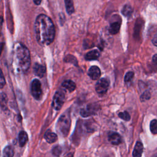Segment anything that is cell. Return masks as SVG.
<instances>
[{
    "label": "cell",
    "instance_id": "obj_1",
    "mask_svg": "<svg viewBox=\"0 0 157 157\" xmlns=\"http://www.w3.org/2000/svg\"><path fill=\"white\" fill-rule=\"evenodd\" d=\"M34 31L36 40L40 45H48L55 39L54 24L51 18L45 14H40L36 18Z\"/></svg>",
    "mask_w": 157,
    "mask_h": 157
},
{
    "label": "cell",
    "instance_id": "obj_2",
    "mask_svg": "<svg viewBox=\"0 0 157 157\" xmlns=\"http://www.w3.org/2000/svg\"><path fill=\"white\" fill-rule=\"evenodd\" d=\"M31 65L30 53L28 48L21 43H17L12 51V66L15 72L26 73Z\"/></svg>",
    "mask_w": 157,
    "mask_h": 157
},
{
    "label": "cell",
    "instance_id": "obj_3",
    "mask_svg": "<svg viewBox=\"0 0 157 157\" xmlns=\"http://www.w3.org/2000/svg\"><path fill=\"white\" fill-rule=\"evenodd\" d=\"M71 126L70 114L68 112L63 113L58 118L56 128L58 132L62 136L66 137L67 136Z\"/></svg>",
    "mask_w": 157,
    "mask_h": 157
},
{
    "label": "cell",
    "instance_id": "obj_4",
    "mask_svg": "<svg viewBox=\"0 0 157 157\" xmlns=\"http://www.w3.org/2000/svg\"><path fill=\"white\" fill-rule=\"evenodd\" d=\"M31 94L36 100L40 99L42 94L41 83L38 79H34L31 84Z\"/></svg>",
    "mask_w": 157,
    "mask_h": 157
},
{
    "label": "cell",
    "instance_id": "obj_5",
    "mask_svg": "<svg viewBox=\"0 0 157 157\" xmlns=\"http://www.w3.org/2000/svg\"><path fill=\"white\" fill-rule=\"evenodd\" d=\"M65 99L64 94L61 91H58L55 93L52 101V107L56 110H59L62 107Z\"/></svg>",
    "mask_w": 157,
    "mask_h": 157
},
{
    "label": "cell",
    "instance_id": "obj_6",
    "mask_svg": "<svg viewBox=\"0 0 157 157\" xmlns=\"http://www.w3.org/2000/svg\"><path fill=\"white\" fill-rule=\"evenodd\" d=\"M109 82L107 78H102L99 79L95 85V90L99 94H105L109 88Z\"/></svg>",
    "mask_w": 157,
    "mask_h": 157
},
{
    "label": "cell",
    "instance_id": "obj_7",
    "mask_svg": "<svg viewBox=\"0 0 157 157\" xmlns=\"http://www.w3.org/2000/svg\"><path fill=\"white\" fill-rule=\"evenodd\" d=\"M99 109V107L98 105L94 104H89L80 110V115L83 117H88L95 115Z\"/></svg>",
    "mask_w": 157,
    "mask_h": 157
},
{
    "label": "cell",
    "instance_id": "obj_8",
    "mask_svg": "<svg viewBox=\"0 0 157 157\" xmlns=\"http://www.w3.org/2000/svg\"><path fill=\"white\" fill-rule=\"evenodd\" d=\"M108 140L113 145H118L121 142V137L117 132L111 131L108 134Z\"/></svg>",
    "mask_w": 157,
    "mask_h": 157
},
{
    "label": "cell",
    "instance_id": "obj_9",
    "mask_svg": "<svg viewBox=\"0 0 157 157\" xmlns=\"http://www.w3.org/2000/svg\"><path fill=\"white\" fill-rule=\"evenodd\" d=\"M88 74L92 80H96L101 76V70L98 66H93L89 69Z\"/></svg>",
    "mask_w": 157,
    "mask_h": 157
},
{
    "label": "cell",
    "instance_id": "obj_10",
    "mask_svg": "<svg viewBox=\"0 0 157 157\" xmlns=\"http://www.w3.org/2000/svg\"><path fill=\"white\" fill-rule=\"evenodd\" d=\"M33 71L36 75L39 77H43L45 73V67L40 64L35 63L33 67Z\"/></svg>",
    "mask_w": 157,
    "mask_h": 157
},
{
    "label": "cell",
    "instance_id": "obj_11",
    "mask_svg": "<svg viewBox=\"0 0 157 157\" xmlns=\"http://www.w3.org/2000/svg\"><path fill=\"white\" fill-rule=\"evenodd\" d=\"M143 145L142 144L138 141L136 142L135 147L134 148L132 151V156L133 157H141L142 152H143Z\"/></svg>",
    "mask_w": 157,
    "mask_h": 157
},
{
    "label": "cell",
    "instance_id": "obj_12",
    "mask_svg": "<svg viewBox=\"0 0 157 157\" xmlns=\"http://www.w3.org/2000/svg\"><path fill=\"white\" fill-rule=\"evenodd\" d=\"M44 139L48 143L52 144L56 141L58 139V136L55 132L50 131H47L44 134Z\"/></svg>",
    "mask_w": 157,
    "mask_h": 157
},
{
    "label": "cell",
    "instance_id": "obj_13",
    "mask_svg": "<svg viewBox=\"0 0 157 157\" xmlns=\"http://www.w3.org/2000/svg\"><path fill=\"white\" fill-rule=\"evenodd\" d=\"M100 56L99 52L96 50H93L85 55V59L88 61L97 59Z\"/></svg>",
    "mask_w": 157,
    "mask_h": 157
},
{
    "label": "cell",
    "instance_id": "obj_14",
    "mask_svg": "<svg viewBox=\"0 0 157 157\" xmlns=\"http://www.w3.org/2000/svg\"><path fill=\"white\" fill-rule=\"evenodd\" d=\"M62 86L64 87L65 89L71 92V91H73L74 90H75V89L76 88V85L72 80H67L63 82Z\"/></svg>",
    "mask_w": 157,
    "mask_h": 157
},
{
    "label": "cell",
    "instance_id": "obj_15",
    "mask_svg": "<svg viewBox=\"0 0 157 157\" xmlns=\"http://www.w3.org/2000/svg\"><path fill=\"white\" fill-rule=\"evenodd\" d=\"M28 137L27 133L24 131H20L18 134V142L20 146L21 147L25 146L28 141Z\"/></svg>",
    "mask_w": 157,
    "mask_h": 157
},
{
    "label": "cell",
    "instance_id": "obj_16",
    "mask_svg": "<svg viewBox=\"0 0 157 157\" xmlns=\"http://www.w3.org/2000/svg\"><path fill=\"white\" fill-rule=\"evenodd\" d=\"M120 23L118 21H116V22H113L112 23L109 27V31L111 34H117L120 29Z\"/></svg>",
    "mask_w": 157,
    "mask_h": 157
},
{
    "label": "cell",
    "instance_id": "obj_17",
    "mask_svg": "<svg viewBox=\"0 0 157 157\" xmlns=\"http://www.w3.org/2000/svg\"><path fill=\"white\" fill-rule=\"evenodd\" d=\"M7 96L4 93H0V107L1 108L6 110L7 109Z\"/></svg>",
    "mask_w": 157,
    "mask_h": 157
},
{
    "label": "cell",
    "instance_id": "obj_18",
    "mask_svg": "<svg viewBox=\"0 0 157 157\" xmlns=\"http://www.w3.org/2000/svg\"><path fill=\"white\" fill-rule=\"evenodd\" d=\"M14 155V150L13 148L10 146H6L2 151V156L3 157H13Z\"/></svg>",
    "mask_w": 157,
    "mask_h": 157
},
{
    "label": "cell",
    "instance_id": "obj_19",
    "mask_svg": "<svg viewBox=\"0 0 157 157\" xmlns=\"http://www.w3.org/2000/svg\"><path fill=\"white\" fill-rule=\"evenodd\" d=\"M65 2V6L67 13L69 15H71L74 12V7L73 0H64Z\"/></svg>",
    "mask_w": 157,
    "mask_h": 157
},
{
    "label": "cell",
    "instance_id": "obj_20",
    "mask_svg": "<svg viewBox=\"0 0 157 157\" xmlns=\"http://www.w3.org/2000/svg\"><path fill=\"white\" fill-rule=\"evenodd\" d=\"M121 13L125 17H129L132 13V8L131 6L126 4L122 8Z\"/></svg>",
    "mask_w": 157,
    "mask_h": 157
},
{
    "label": "cell",
    "instance_id": "obj_21",
    "mask_svg": "<svg viewBox=\"0 0 157 157\" xmlns=\"http://www.w3.org/2000/svg\"><path fill=\"white\" fill-rule=\"evenodd\" d=\"M150 131L153 134H157V120L154 119L151 121L150 124Z\"/></svg>",
    "mask_w": 157,
    "mask_h": 157
},
{
    "label": "cell",
    "instance_id": "obj_22",
    "mask_svg": "<svg viewBox=\"0 0 157 157\" xmlns=\"http://www.w3.org/2000/svg\"><path fill=\"white\" fill-rule=\"evenodd\" d=\"M61 151H62V149L61 147L59 145H56L52 149V153L53 155L56 156H59L61 155Z\"/></svg>",
    "mask_w": 157,
    "mask_h": 157
},
{
    "label": "cell",
    "instance_id": "obj_23",
    "mask_svg": "<svg viewBox=\"0 0 157 157\" xmlns=\"http://www.w3.org/2000/svg\"><path fill=\"white\" fill-rule=\"evenodd\" d=\"M118 117L121 118V119L125 120V121H129L130 120V115L127 112H120L118 113Z\"/></svg>",
    "mask_w": 157,
    "mask_h": 157
},
{
    "label": "cell",
    "instance_id": "obj_24",
    "mask_svg": "<svg viewBox=\"0 0 157 157\" xmlns=\"http://www.w3.org/2000/svg\"><path fill=\"white\" fill-rule=\"evenodd\" d=\"M134 72H131V71H129V72H128L125 75H124V81L125 82H129L132 80V79L134 77Z\"/></svg>",
    "mask_w": 157,
    "mask_h": 157
},
{
    "label": "cell",
    "instance_id": "obj_25",
    "mask_svg": "<svg viewBox=\"0 0 157 157\" xmlns=\"http://www.w3.org/2000/svg\"><path fill=\"white\" fill-rule=\"evenodd\" d=\"M6 85V79L4 76V74L0 68V89L3 88Z\"/></svg>",
    "mask_w": 157,
    "mask_h": 157
},
{
    "label": "cell",
    "instance_id": "obj_26",
    "mask_svg": "<svg viewBox=\"0 0 157 157\" xmlns=\"http://www.w3.org/2000/svg\"><path fill=\"white\" fill-rule=\"evenodd\" d=\"M150 98V93L148 91H145L144 93L140 96V100L142 101H145Z\"/></svg>",
    "mask_w": 157,
    "mask_h": 157
},
{
    "label": "cell",
    "instance_id": "obj_27",
    "mask_svg": "<svg viewBox=\"0 0 157 157\" xmlns=\"http://www.w3.org/2000/svg\"><path fill=\"white\" fill-rule=\"evenodd\" d=\"M152 62H153V64L155 65V67H156L157 69V54L153 55V56L152 58Z\"/></svg>",
    "mask_w": 157,
    "mask_h": 157
},
{
    "label": "cell",
    "instance_id": "obj_28",
    "mask_svg": "<svg viewBox=\"0 0 157 157\" xmlns=\"http://www.w3.org/2000/svg\"><path fill=\"white\" fill-rule=\"evenodd\" d=\"M151 42H152V43H153V44L154 45H155L156 47H157V34L155 35V36L153 37V39H152Z\"/></svg>",
    "mask_w": 157,
    "mask_h": 157
},
{
    "label": "cell",
    "instance_id": "obj_29",
    "mask_svg": "<svg viewBox=\"0 0 157 157\" xmlns=\"http://www.w3.org/2000/svg\"><path fill=\"white\" fill-rule=\"evenodd\" d=\"M4 43H0V56L1 55V53L2 52V50L4 48Z\"/></svg>",
    "mask_w": 157,
    "mask_h": 157
},
{
    "label": "cell",
    "instance_id": "obj_30",
    "mask_svg": "<svg viewBox=\"0 0 157 157\" xmlns=\"http://www.w3.org/2000/svg\"><path fill=\"white\" fill-rule=\"evenodd\" d=\"M33 1L36 5H39L42 2V0H33Z\"/></svg>",
    "mask_w": 157,
    "mask_h": 157
},
{
    "label": "cell",
    "instance_id": "obj_31",
    "mask_svg": "<svg viewBox=\"0 0 157 157\" xmlns=\"http://www.w3.org/2000/svg\"><path fill=\"white\" fill-rule=\"evenodd\" d=\"M64 157H73V153H69L67 154Z\"/></svg>",
    "mask_w": 157,
    "mask_h": 157
},
{
    "label": "cell",
    "instance_id": "obj_32",
    "mask_svg": "<svg viewBox=\"0 0 157 157\" xmlns=\"http://www.w3.org/2000/svg\"><path fill=\"white\" fill-rule=\"evenodd\" d=\"M151 157H157V153H155V154H154Z\"/></svg>",
    "mask_w": 157,
    "mask_h": 157
},
{
    "label": "cell",
    "instance_id": "obj_33",
    "mask_svg": "<svg viewBox=\"0 0 157 157\" xmlns=\"http://www.w3.org/2000/svg\"><path fill=\"white\" fill-rule=\"evenodd\" d=\"M0 152H1V151H0ZM0 154H1V153H0Z\"/></svg>",
    "mask_w": 157,
    "mask_h": 157
}]
</instances>
